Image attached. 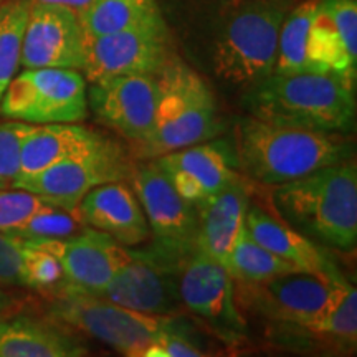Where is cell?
<instances>
[{
	"label": "cell",
	"instance_id": "obj_7",
	"mask_svg": "<svg viewBox=\"0 0 357 357\" xmlns=\"http://www.w3.org/2000/svg\"><path fill=\"white\" fill-rule=\"evenodd\" d=\"M86 78L71 68H25L0 100V116L30 124L79 123L88 111Z\"/></svg>",
	"mask_w": 357,
	"mask_h": 357
},
{
	"label": "cell",
	"instance_id": "obj_25",
	"mask_svg": "<svg viewBox=\"0 0 357 357\" xmlns=\"http://www.w3.org/2000/svg\"><path fill=\"white\" fill-rule=\"evenodd\" d=\"M316 8H318V0H306L288 12L280 30L273 73L312 71L307 56V45H310V30Z\"/></svg>",
	"mask_w": 357,
	"mask_h": 357
},
{
	"label": "cell",
	"instance_id": "obj_17",
	"mask_svg": "<svg viewBox=\"0 0 357 357\" xmlns=\"http://www.w3.org/2000/svg\"><path fill=\"white\" fill-rule=\"evenodd\" d=\"M231 151L223 141H205L155 158L178 194L192 205L217 194L240 177L231 166Z\"/></svg>",
	"mask_w": 357,
	"mask_h": 357
},
{
	"label": "cell",
	"instance_id": "obj_3",
	"mask_svg": "<svg viewBox=\"0 0 357 357\" xmlns=\"http://www.w3.org/2000/svg\"><path fill=\"white\" fill-rule=\"evenodd\" d=\"M273 205L289 227L311 242L341 252L357 243V167L354 159L321 167L276 185Z\"/></svg>",
	"mask_w": 357,
	"mask_h": 357
},
{
	"label": "cell",
	"instance_id": "obj_5",
	"mask_svg": "<svg viewBox=\"0 0 357 357\" xmlns=\"http://www.w3.org/2000/svg\"><path fill=\"white\" fill-rule=\"evenodd\" d=\"M288 0H238L227 8L212 40L213 73L235 86H253L275 70Z\"/></svg>",
	"mask_w": 357,
	"mask_h": 357
},
{
	"label": "cell",
	"instance_id": "obj_18",
	"mask_svg": "<svg viewBox=\"0 0 357 357\" xmlns=\"http://www.w3.org/2000/svg\"><path fill=\"white\" fill-rule=\"evenodd\" d=\"M307 56L312 71H333L356 82L357 0H318Z\"/></svg>",
	"mask_w": 357,
	"mask_h": 357
},
{
	"label": "cell",
	"instance_id": "obj_33",
	"mask_svg": "<svg viewBox=\"0 0 357 357\" xmlns=\"http://www.w3.org/2000/svg\"><path fill=\"white\" fill-rule=\"evenodd\" d=\"M207 356L202 347L190 341L185 334L176 331L174 324H169L159 333L154 342L147 347L144 357H202Z\"/></svg>",
	"mask_w": 357,
	"mask_h": 357
},
{
	"label": "cell",
	"instance_id": "obj_23",
	"mask_svg": "<svg viewBox=\"0 0 357 357\" xmlns=\"http://www.w3.org/2000/svg\"><path fill=\"white\" fill-rule=\"evenodd\" d=\"M102 142L101 134L77 123L40 124L26 136L22 147L19 177L32 176L60 160L86 154Z\"/></svg>",
	"mask_w": 357,
	"mask_h": 357
},
{
	"label": "cell",
	"instance_id": "obj_15",
	"mask_svg": "<svg viewBox=\"0 0 357 357\" xmlns=\"http://www.w3.org/2000/svg\"><path fill=\"white\" fill-rule=\"evenodd\" d=\"M86 35L78 15L53 3L30 2L20 65L24 68L83 70Z\"/></svg>",
	"mask_w": 357,
	"mask_h": 357
},
{
	"label": "cell",
	"instance_id": "obj_26",
	"mask_svg": "<svg viewBox=\"0 0 357 357\" xmlns=\"http://www.w3.org/2000/svg\"><path fill=\"white\" fill-rule=\"evenodd\" d=\"M158 13V0H95L78 19L86 37H100L129 29Z\"/></svg>",
	"mask_w": 357,
	"mask_h": 357
},
{
	"label": "cell",
	"instance_id": "obj_24",
	"mask_svg": "<svg viewBox=\"0 0 357 357\" xmlns=\"http://www.w3.org/2000/svg\"><path fill=\"white\" fill-rule=\"evenodd\" d=\"M289 331L318 337L324 346L337 351H354L357 342V291L354 284L341 276L334 284L331 301L318 318Z\"/></svg>",
	"mask_w": 357,
	"mask_h": 357
},
{
	"label": "cell",
	"instance_id": "obj_28",
	"mask_svg": "<svg viewBox=\"0 0 357 357\" xmlns=\"http://www.w3.org/2000/svg\"><path fill=\"white\" fill-rule=\"evenodd\" d=\"M29 10L30 0H6L0 3V100L20 66Z\"/></svg>",
	"mask_w": 357,
	"mask_h": 357
},
{
	"label": "cell",
	"instance_id": "obj_14",
	"mask_svg": "<svg viewBox=\"0 0 357 357\" xmlns=\"http://www.w3.org/2000/svg\"><path fill=\"white\" fill-rule=\"evenodd\" d=\"M52 252L61 263L63 281L56 293L73 291L98 296L129 258V248L95 229L65 238H29Z\"/></svg>",
	"mask_w": 357,
	"mask_h": 357
},
{
	"label": "cell",
	"instance_id": "obj_22",
	"mask_svg": "<svg viewBox=\"0 0 357 357\" xmlns=\"http://www.w3.org/2000/svg\"><path fill=\"white\" fill-rule=\"evenodd\" d=\"M88 347L68 329L29 316L0 318V357H82Z\"/></svg>",
	"mask_w": 357,
	"mask_h": 357
},
{
	"label": "cell",
	"instance_id": "obj_13",
	"mask_svg": "<svg viewBox=\"0 0 357 357\" xmlns=\"http://www.w3.org/2000/svg\"><path fill=\"white\" fill-rule=\"evenodd\" d=\"M131 182L155 245L176 253H189L197 247L195 207L174 189L154 159L134 166Z\"/></svg>",
	"mask_w": 357,
	"mask_h": 357
},
{
	"label": "cell",
	"instance_id": "obj_1",
	"mask_svg": "<svg viewBox=\"0 0 357 357\" xmlns=\"http://www.w3.org/2000/svg\"><path fill=\"white\" fill-rule=\"evenodd\" d=\"M337 132L316 131L247 116L235 128V164L243 177L266 185L296 181L351 158Z\"/></svg>",
	"mask_w": 357,
	"mask_h": 357
},
{
	"label": "cell",
	"instance_id": "obj_29",
	"mask_svg": "<svg viewBox=\"0 0 357 357\" xmlns=\"http://www.w3.org/2000/svg\"><path fill=\"white\" fill-rule=\"evenodd\" d=\"M20 238V236H19ZM22 240V284L37 291H58L63 281L61 263L52 252L29 238Z\"/></svg>",
	"mask_w": 357,
	"mask_h": 357
},
{
	"label": "cell",
	"instance_id": "obj_34",
	"mask_svg": "<svg viewBox=\"0 0 357 357\" xmlns=\"http://www.w3.org/2000/svg\"><path fill=\"white\" fill-rule=\"evenodd\" d=\"M0 284H22V240L19 236L0 231Z\"/></svg>",
	"mask_w": 357,
	"mask_h": 357
},
{
	"label": "cell",
	"instance_id": "obj_11",
	"mask_svg": "<svg viewBox=\"0 0 357 357\" xmlns=\"http://www.w3.org/2000/svg\"><path fill=\"white\" fill-rule=\"evenodd\" d=\"M324 280L319 276L294 271L260 281V283H238L235 281L236 305L263 316L271 324L284 329L301 328L314 318L331 301L334 284L341 278Z\"/></svg>",
	"mask_w": 357,
	"mask_h": 357
},
{
	"label": "cell",
	"instance_id": "obj_4",
	"mask_svg": "<svg viewBox=\"0 0 357 357\" xmlns=\"http://www.w3.org/2000/svg\"><path fill=\"white\" fill-rule=\"evenodd\" d=\"M158 78L159 102L153 128L131 144L134 158L155 159L218 136L222 123L215 96L197 71L174 55Z\"/></svg>",
	"mask_w": 357,
	"mask_h": 357
},
{
	"label": "cell",
	"instance_id": "obj_31",
	"mask_svg": "<svg viewBox=\"0 0 357 357\" xmlns=\"http://www.w3.org/2000/svg\"><path fill=\"white\" fill-rule=\"evenodd\" d=\"M77 213L61 211L58 207L45 208L22 223L12 235L20 238H65L78 230Z\"/></svg>",
	"mask_w": 357,
	"mask_h": 357
},
{
	"label": "cell",
	"instance_id": "obj_38",
	"mask_svg": "<svg viewBox=\"0 0 357 357\" xmlns=\"http://www.w3.org/2000/svg\"><path fill=\"white\" fill-rule=\"evenodd\" d=\"M3 2V0H0V3H2Z\"/></svg>",
	"mask_w": 357,
	"mask_h": 357
},
{
	"label": "cell",
	"instance_id": "obj_21",
	"mask_svg": "<svg viewBox=\"0 0 357 357\" xmlns=\"http://www.w3.org/2000/svg\"><path fill=\"white\" fill-rule=\"evenodd\" d=\"M245 227L261 247L291 263L300 271H306L324 280H333L339 275V270L324 255L319 245L311 242L307 236L294 230L287 222L273 217L263 208L248 207Z\"/></svg>",
	"mask_w": 357,
	"mask_h": 357
},
{
	"label": "cell",
	"instance_id": "obj_6",
	"mask_svg": "<svg viewBox=\"0 0 357 357\" xmlns=\"http://www.w3.org/2000/svg\"><path fill=\"white\" fill-rule=\"evenodd\" d=\"M50 316L128 357H144L147 347L171 324L166 316L146 314L95 294L73 291L58 293Z\"/></svg>",
	"mask_w": 357,
	"mask_h": 357
},
{
	"label": "cell",
	"instance_id": "obj_32",
	"mask_svg": "<svg viewBox=\"0 0 357 357\" xmlns=\"http://www.w3.org/2000/svg\"><path fill=\"white\" fill-rule=\"evenodd\" d=\"M35 126L17 119L0 121V181L8 185L19 177L22 147Z\"/></svg>",
	"mask_w": 357,
	"mask_h": 357
},
{
	"label": "cell",
	"instance_id": "obj_16",
	"mask_svg": "<svg viewBox=\"0 0 357 357\" xmlns=\"http://www.w3.org/2000/svg\"><path fill=\"white\" fill-rule=\"evenodd\" d=\"M86 95L98 121L134 144L153 128L159 78L158 75H123L100 79L91 83Z\"/></svg>",
	"mask_w": 357,
	"mask_h": 357
},
{
	"label": "cell",
	"instance_id": "obj_36",
	"mask_svg": "<svg viewBox=\"0 0 357 357\" xmlns=\"http://www.w3.org/2000/svg\"><path fill=\"white\" fill-rule=\"evenodd\" d=\"M12 306H13L12 298L8 296L6 291H2V289H0V318H3V316L10 311Z\"/></svg>",
	"mask_w": 357,
	"mask_h": 357
},
{
	"label": "cell",
	"instance_id": "obj_20",
	"mask_svg": "<svg viewBox=\"0 0 357 357\" xmlns=\"http://www.w3.org/2000/svg\"><path fill=\"white\" fill-rule=\"evenodd\" d=\"M197 247L229 270V261L245 229L250 207L247 178L240 174L231 184L195 204Z\"/></svg>",
	"mask_w": 357,
	"mask_h": 357
},
{
	"label": "cell",
	"instance_id": "obj_8",
	"mask_svg": "<svg viewBox=\"0 0 357 357\" xmlns=\"http://www.w3.org/2000/svg\"><path fill=\"white\" fill-rule=\"evenodd\" d=\"M174 55L171 32L158 13L119 32L86 37L82 73L89 83L123 75H158Z\"/></svg>",
	"mask_w": 357,
	"mask_h": 357
},
{
	"label": "cell",
	"instance_id": "obj_27",
	"mask_svg": "<svg viewBox=\"0 0 357 357\" xmlns=\"http://www.w3.org/2000/svg\"><path fill=\"white\" fill-rule=\"evenodd\" d=\"M300 271L283 258L261 247L245 227L229 261V273L238 283H260L275 276Z\"/></svg>",
	"mask_w": 357,
	"mask_h": 357
},
{
	"label": "cell",
	"instance_id": "obj_2",
	"mask_svg": "<svg viewBox=\"0 0 357 357\" xmlns=\"http://www.w3.org/2000/svg\"><path fill=\"white\" fill-rule=\"evenodd\" d=\"M356 82L333 71L271 73L248 88L250 116L326 132H346L356 121Z\"/></svg>",
	"mask_w": 357,
	"mask_h": 357
},
{
	"label": "cell",
	"instance_id": "obj_37",
	"mask_svg": "<svg viewBox=\"0 0 357 357\" xmlns=\"http://www.w3.org/2000/svg\"><path fill=\"white\" fill-rule=\"evenodd\" d=\"M7 187H10V185L6 184V182H2V181H0V190H2V189H7Z\"/></svg>",
	"mask_w": 357,
	"mask_h": 357
},
{
	"label": "cell",
	"instance_id": "obj_12",
	"mask_svg": "<svg viewBox=\"0 0 357 357\" xmlns=\"http://www.w3.org/2000/svg\"><path fill=\"white\" fill-rule=\"evenodd\" d=\"M176 284L182 307L192 314L230 336L245 331V319L235 300L234 278L204 250L195 247L178 260Z\"/></svg>",
	"mask_w": 357,
	"mask_h": 357
},
{
	"label": "cell",
	"instance_id": "obj_30",
	"mask_svg": "<svg viewBox=\"0 0 357 357\" xmlns=\"http://www.w3.org/2000/svg\"><path fill=\"white\" fill-rule=\"evenodd\" d=\"M55 205L29 190H8V187L2 189L0 190V231L12 234L35 213Z\"/></svg>",
	"mask_w": 357,
	"mask_h": 357
},
{
	"label": "cell",
	"instance_id": "obj_35",
	"mask_svg": "<svg viewBox=\"0 0 357 357\" xmlns=\"http://www.w3.org/2000/svg\"><path fill=\"white\" fill-rule=\"evenodd\" d=\"M32 3H53V6H61L73 10L79 17L91 7L95 0H30Z\"/></svg>",
	"mask_w": 357,
	"mask_h": 357
},
{
	"label": "cell",
	"instance_id": "obj_9",
	"mask_svg": "<svg viewBox=\"0 0 357 357\" xmlns=\"http://www.w3.org/2000/svg\"><path fill=\"white\" fill-rule=\"evenodd\" d=\"M134 164L116 142L105 139L96 149L70 158L32 176L17 177L13 189L29 190L61 211L77 213L79 202L98 185L131 178Z\"/></svg>",
	"mask_w": 357,
	"mask_h": 357
},
{
	"label": "cell",
	"instance_id": "obj_19",
	"mask_svg": "<svg viewBox=\"0 0 357 357\" xmlns=\"http://www.w3.org/2000/svg\"><path fill=\"white\" fill-rule=\"evenodd\" d=\"M77 217L83 225L109 235L124 247L136 248L151 238L139 200L123 181L89 190L78 205Z\"/></svg>",
	"mask_w": 357,
	"mask_h": 357
},
{
	"label": "cell",
	"instance_id": "obj_10",
	"mask_svg": "<svg viewBox=\"0 0 357 357\" xmlns=\"http://www.w3.org/2000/svg\"><path fill=\"white\" fill-rule=\"evenodd\" d=\"M184 255L187 253L171 252L155 243L151 248L131 247L128 260L98 296L146 314H174L182 307L176 266Z\"/></svg>",
	"mask_w": 357,
	"mask_h": 357
}]
</instances>
